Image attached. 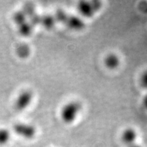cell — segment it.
Segmentation results:
<instances>
[{"mask_svg":"<svg viewBox=\"0 0 147 147\" xmlns=\"http://www.w3.org/2000/svg\"><path fill=\"white\" fill-rule=\"evenodd\" d=\"M18 26H19L18 30H19L20 33L24 36L30 35L33 31V25L26 22Z\"/></svg>","mask_w":147,"mask_h":147,"instance_id":"obj_11","label":"cell"},{"mask_svg":"<svg viewBox=\"0 0 147 147\" xmlns=\"http://www.w3.org/2000/svg\"><path fill=\"white\" fill-rule=\"evenodd\" d=\"M34 94L30 90L22 91L18 94L15 102V108L18 111H22L29 106L33 99Z\"/></svg>","mask_w":147,"mask_h":147,"instance_id":"obj_4","label":"cell"},{"mask_svg":"<svg viewBox=\"0 0 147 147\" xmlns=\"http://www.w3.org/2000/svg\"><path fill=\"white\" fill-rule=\"evenodd\" d=\"M127 147H142L141 145H140L139 144L137 143V142H136V143L135 144H133L129 146H128Z\"/></svg>","mask_w":147,"mask_h":147,"instance_id":"obj_15","label":"cell"},{"mask_svg":"<svg viewBox=\"0 0 147 147\" xmlns=\"http://www.w3.org/2000/svg\"><path fill=\"white\" fill-rule=\"evenodd\" d=\"M13 130L16 134L26 139H33L36 134V127L28 123H16L13 126Z\"/></svg>","mask_w":147,"mask_h":147,"instance_id":"obj_3","label":"cell"},{"mask_svg":"<svg viewBox=\"0 0 147 147\" xmlns=\"http://www.w3.org/2000/svg\"><path fill=\"white\" fill-rule=\"evenodd\" d=\"M82 109V104L79 101H71L64 105L61 110V118L66 124L74 121Z\"/></svg>","mask_w":147,"mask_h":147,"instance_id":"obj_1","label":"cell"},{"mask_svg":"<svg viewBox=\"0 0 147 147\" xmlns=\"http://www.w3.org/2000/svg\"><path fill=\"white\" fill-rule=\"evenodd\" d=\"M55 21V17L50 15H45L41 17L40 24H42L47 28H52L54 26Z\"/></svg>","mask_w":147,"mask_h":147,"instance_id":"obj_9","label":"cell"},{"mask_svg":"<svg viewBox=\"0 0 147 147\" xmlns=\"http://www.w3.org/2000/svg\"><path fill=\"white\" fill-rule=\"evenodd\" d=\"M11 139V132L6 128H0V145L7 144Z\"/></svg>","mask_w":147,"mask_h":147,"instance_id":"obj_10","label":"cell"},{"mask_svg":"<svg viewBox=\"0 0 147 147\" xmlns=\"http://www.w3.org/2000/svg\"><path fill=\"white\" fill-rule=\"evenodd\" d=\"M102 7V3L99 1H80L78 4V9L82 16L90 18L93 17Z\"/></svg>","mask_w":147,"mask_h":147,"instance_id":"obj_2","label":"cell"},{"mask_svg":"<svg viewBox=\"0 0 147 147\" xmlns=\"http://www.w3.org/2000/svg\"><path fill=\"white\" fill-rule=\"evenodd\" d=\"M104 62L105 66L109 69H115L120 65L121 59L117 54L111 53L105 57Z\"/></svg>","mask_w":147,"mask_h":147,"instance_id":"obj_7","label":"cell"},{"mask_svg":"<svg viewBox=\"0 0 147 147\" xmlns=\"http://www.w3.org/2000/svg\"><path fill=\"white\" fill-rule=\"evenodd\" d=\"M16 53L19 57L25 58L28 57L30 54V48L26 44H21L17 47Z\"/></svg>","mask_w":147,"mask_h":147,"instance_id":"obj_8","label":"cell"},{"mask_svg":"<svg viewBox=\"0 0 147 147\" xmlns=\"http://www.w3.org/2000/svg\"><path fill=\"white\" fill-rule=\"evenodd\" d=\"M26 16L23 11L16 12L13 16V20L18 26L26 22Z\"/></svg>","mask_w":147,"mask_h":147,"instance_id":"obj_12","label":"cell"},{"mask_svg":"<svg viewBox=\"0 0 147 147\" xmlns=\"http://www.w3.org/2000/svg\"><path fill=\"white\" fill-rule=\"evenodd\" d=\"M64 24H66L71 28L76 30H80L84 28L85 26V22L80 18L68 15Z\"/></svg>","mask_w":147,"mask_h":147,"instance_id":"obj_6","label":"cell"},{"mask_svg":"<svg viewBox=\"0 0 147 147\" xmlns=\"http://www.w3.org/2000/svg\"><path fill=\"white\" fill-rule=\"evenodd\" d=\"M139 82L142 88L147 91V69L141 74L139 78Z\"/></svg>","mask_w":147,"mask_h":147,"instance_id":"obj_13","label":"cell"},{"mask_svg":"<svg viewBox=\"0 0 147 147\" xmlns=\"http://www.w3.org/2000/svg\"><path fill=\"white\" fill-rule=\"evenodd\" d=\"M142 105H143L144 108L147 112V92L143 96V98H142Z\"/></svg>","mask_w":147,"mask_h":147,"instance_id":"obj_14","label":"cell"},{"mask_svg":"<svg viewBox=\"0 0 147 147\" xmlns=\"http://www.w3.org/2000/svg\"><path fill=\"white\" fill-rule=\"evenodd\" d=\"M137 136V132L135 129L131 127H128L125 129L122 132L121 139L123 144H125L127 147L133 144L136 143Z\"/></svg>","mask_w":147,"mask_h":147,"instance_id":"obj_5","label":"cell"}]
</instances>
